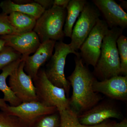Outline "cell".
Returning a JSON list of instances; mask_svg holds the SVG:
<instances>
[{
    "label": "cell",
    "mask_w": 127,
    "mask_h": 127,
    "mask_svg": "<svg viewBox=\"0 0 127 127\" xmlns=\"http://www.w3.org/2000/svg\"><path fill=\"white\" fill-rule=\"evenodd\" d=\"M123 118V115L119 110L112 104L107 103L97 104L77 116L80 124L87 126L100 124L110 118Z\"/></svg>",
    "instance_id": "12"
},
{
    "label": "cell",
    "mask_w": 127,
    "mask_h": 127,
    "mask_svg": "<svg viewBox=\"0 0 127 127\" xmlns=\"http://www.w3.org/2000/svg\"><path fill=\"white\" fill-rule=\"evenodd\" d=\"M121 1V4L120 5L121 7L123 8V7L124 8V9H127V1H125L122 0Z\"/></svg>",
    "instance_id": "30"
},
{
    "label": "cell",
    "mask_w": 127,
    "mask_h": 127,
    "mask_svg": "<svg viewBox=\"0 0 127 127\" xmlns=\"http://www.w3.org/2000/svg\"><path fill=\"white\" fill-rule=\"evenodd\" d=\"M8 19L12 27L22 33L33 31L36 22L32 17L16 12L8 15Z\"/></svg>",
    "instance_id": "18"
},
{
    "label": "cell",
    "mask_w": 127,
    "mask_h": 127,
    "mask_svg": "<svg viewBox=\"0 0 127 127\" xmlns=\"http://www.w3.org/2000/svg\"><path fill=\"white\" fill-rule=\"evenodd\" d=\"M34 1L40 5L45 10L50 9L53 6L54 0H34Z\"/></svg>",
    "instance_id": "26"
},
{
    "label": "cell",
    "mask_w": 127,
    "mask_h": 127,
    "mask_svg": "<svg viewBox=\"0 0 127 127\" xmlns=\"http://www.w3.org/2000/svg\"><path fill=\"white\" fill-rule=\"evenodd\" d=\"M22 59L12 63L2 69L0 74V90L4 94L3 99L9 103L12 106H17L22 103L20 100L12 92L6 83V79L11 73L20 64Z\"/></svg>",
    "instance_id": "16"
},
{
    "label": "cell",
    "mask_w": 127,
    "mask_h": 127,
    "mask_svg": "<svg viewBox=\"0 0 127 127\" xmlns=\"http://www.w3.org/2000/svg\"><path fill=\"white\" fill-rule=\"evenodd\" d=\"M108 27L119 28L124 30L127 27V14L120 5L114 0H93Z\"/></svg>",
    "instance_id": "11"
},
{
    "label": "cell",
    "mask_w": 127,
    "mask_h": 127,
    "mask_svg": "<svg viewBox=\"0 0 127 127\" xmlns=\"http://www.w3.org/2000/svg\"><path fill=\"white\" fill-rule=\"evenodd\" d=\"M70 0H55L53 6H58L66 9Z\"/></svg>",
    "instance_id": "27"
},
{
    "label": "cell",
    "mask_w": 127,
    "mask_h": 127,
    "mask_svg": "<svg viewBox=\"0 0 127 127\" xmlns=\"http://www.w3.org/2000/svg\"><path fill=\"white\" fill-rule=\"evenodd\" d=\"M104 20L99 19L80 47L79 57L87 65L95 67L101 54L103 39L109 31Z\"/></svg>",
    "instance_id": "7"
},
{
    "label": "cell",
    "mask_w": 127,
    "mask_h": 127,
    "mask_svg": "<svg viewBox=\"0 0 127 127\" xmlns=\"http://www.w3.org/2000/svg\"><path fill=\"white\" fill-rule=\"evenodd\" d=\"M22 33L12 27L8 19V15L2 13L0 14V35Z\"/></svg>",
    "instance_id": "24"
},
{
    "label": "cell",
    "mask_w": 127,
    "mask_h": 127,
    "mask_svg": "<svg viewBox=\"0 0 127 127\" xmlns=\"http://www.w3.org/2000/svg\"><path fill=\"white\" fill-rule=\"evenodd\" d=\"M61 117L60 127H73L72 111L68 108L59 112Z\"/></svg>",
    "instance_id": "25"
},
{
    "label": "cell",
    "mask_w": 127,
    "mask_h": 127,
    "mask_svg": "<svg viewBox=\"0 0 127 127\" xmlns=\"http://www.w3.org/2000/svg\"><path fill=\"white\" fill-rule=\"evenodd\" d=\"M101 15L95 5L87 2L72 30L69 44L76 56H79L78 51L100 19Z\"/></svg>",
    "instance_id": "6"
},
{
    "label": "cell",
    "mask_w": 127,
    "mask_h": 127,
    "mask_svg": "<svg viewBox=\"0 0 127 127\" xmlns=\"http://www.w3.org/2000/svg\"><path fill=\"white\" fill-rule=\"evenodd\" d=\"M93 88L95 93L102 94L112 99L127 101V76L118 75L100 81L95 79Z\"/></svg>",
    "instance_id": "13"
},
{
    "label": "cell",
    "mask_w": 127,
    "mask_h": 127,
    "mask_svg": "<svg viewBox=\"0 0 127 127\" xmlns=\"http://www.w3.org/2000/svg\"><path fill=\"white\" fill-rule=\"evenodd\" d=\"M87 2L86 0L70 1L66 8V16L63 30L65 36L71 38L73 26Z\"/></svg>",
    "instance_id": "17"
},
{
    "label": "cell",
    "mask_w": 127,
    "mask_h": 127,
    "mask_svg": "<svg viewBox=\"0 0 127 127\" xmlns=\"http://www.w3.org/2000/svg\"><path fill=\"white\" fill-rule=\"evenodd\" d=\"M33 82L39 102L47 106L55 107L58 112L70 108V99L66 97L65 90L49 81L44 69L40 68Z\"/></svg>",
    "instance_id": "4"
},
{
    "label": "cell",
    "mask_w": 127,
    "mask_h": 127,
    "mask_svg": "<svg viewBox=\"0 0 127 127\" xmlns=\"http://www.w3.org/2000/svg\"><path fill=\"white\" fill-rule=\"evenodd\" d=\"M6 47L5 41L0 39V53Z\"/></svg>",
    "instance_id": "29"
},
{
    "label": "cell",
    "mask_w": 127,
    "mask_h": 127,
    "mask_svg": "<svg viewBox=\"0 0 127 127\" xmlns=\"http://www.w3.org/2000/svg\"><path fill=\"white\" fill-rule=\"evenodd\" d=\"M8 105L3 98H0V108L1 111H2L5 109Z\"/></svg>",
    "instance_id": "28"
},
{
    "label": "cell",
    "mask_w": 127,
    "mask_h": 127,
    "mask_svg": "<svg viewBox=\"0 0 127 127\" xmlns=\"http://www.w3.org/2000/svg\"><path fill=\"white\" fill-rule=\"evenodd\" d=\"M123 31L119 28H112L103 39L100 57L94 71L101 81L121 74L117 40L122 35Z\"/></svg>",
    "instance_id": "2"
},
{
    "label": "cell",
    "mask_w": 127,
    "mask_h": 127,
    "mask_svg": "<svg viewBox=\"0 0 127 127\" xmlns=\"http://www.w3.org/2000/svg\"><path fill=\"white\" fill-rule=\"evenodd\" d=\"M0 39L5 41L6 46L11 48L21 55L22 58L34 53L41 43L38 36L33 31L25 33L1 35Z\"/></svg>",
    "instance_id": "10"
},
{
    "label": "cell",
    "mask_w": 127,
    "mask_h": 127,
    "mask_svg": "<svg viewBox=\"0 0 127 127\" xmlns=\"http://www.w3.org/2000/svg\"><path fill=\"white\" fill-rule=\"evenodd\" d=\"M25 65L22 59L9 76L8 86L22 102L38 101L32 79L24 71Z\"/></svg>",
    "instance_id": "8"
},
{
    "label": "cell",
    "mask_w": 127,
    "mask_h": 127,
    "mask_svg": "<svg viewBox=\"0 0 127 127\" xmlns=\"http://www.w3.org/2000/svg\"><path fill=\"white\" fill-rule=\"evenodd\" d=\"M56 41L48 40L41 43L34 55L22 58L25 62L24 70L32 81L35 79L38 71L52 56Z\"/></svg>",
    "instance_id": "14"
},
{
    "label": "cell",
    "mask_w": 127,
    "mask_h": 127,
    "mask_svg": "<svg viewBox=\"0 0 127 127\" xmlns=\"http://www.w3.org/2000/svg\"><path fill=\"white\" fill-rule=\"evenodd\" d=\"M61 117L58 111L54 113L40 117L28 127H60Z\"/></svg>",
    "instance_id": "19"
},
{
    "label": "cell",
    "mask_w": 127,
    "mask_h": 127,
    "mask_svg": "<svg viewBox=\"0 0 127 127\" xmlns=\"http://www.w3.org/2000/svg\"><path fill=\"white\" fill-rule=\"evenodd\" d=\"M28 125L18 118L4 112H0V127H28Z\"/></svg>",
    "instance_id": "22"
},
{
    "label": "cell",
    "mask_w": 127,
    "mask_h": 127,
    "mask_svg": "<svg viewBox=\"0 0 127 127\" xmlns=\"http://www.w3.org/2000/svg\"><path fill=\"white\" fill-rule=\"evenodd\" d=\"M58 111L55 107L46 106L39 101L22 103L17 106L8 105L2 112L18 118L28 125L41 116Z\"/></svg>",
    "instance_id": "9"
},
{
    "label": "cell",
    "mask_w": 127,
    "mask_h": 127,
    "mask_svg": "<svg viewBox=\"0 0 127 127\" xmlns=\"http://www.w3.org/2000/svg\"><path fill=\"white\" fill-rule=\"evenodd\" d=\"M2 13L8 15L16 12L32 17L37 20L45 11L40 5L34 1L25 4H16L11 0L3 1L0 3Z\"/></svg>",
    "instance_id": "15"
},
{
    "label": "cell",
    "mask_w": 127,
    "mask_h": 127,
    "mask_svg": "<svg viewBox=\"0 0 127 127\" xmlns=\"http://www.w3.org/2000/svg\"><path fill=\"white\" fill-rule=\"evenodd\" d=\"M120 58L121 74L127 76V37L121 35L117 40Z\"/></svg>",
    "instance_id": "20"
},
{
    "label": "cell",
    "mask_w": 127,
    "mask_h": 127,
    "mask_svg": "<svg viewBox=\"0 0 127 127\" xmlns=\"http://www.w3.org/2000/svg\"><path fill=\"white\" fill-rule=\"evenodd\" d=\"M75 61V69L67 79L72 88L70 108L78 116L97 104L101 97L94 91L93 85L95 78L81 58L76 56Z\"/></svg>",
    "instance_id": "1"
},
{
    "label": "cell",
    "mask_w": 127,
    "mask_h": 127,
    "mask_svg": "<svg viewBox=\"0 0 127 127\" xmlns=\"http://www.w3.org/2000/svg\"><path fill=\"white\" fill-rule=\"evenodd\" d=\"M66 14V9L53 6L37 20L33 31L41 43L48 40L62 41L65 36L63 27Z\"/></svg>",
    "instance_id": "3"
},
{
    "label": "cell",
    "mask_w": 127,
    "mask_h": 127,
    "mask_svg": "<svg viewBox=\"0 0 127 127\" xmlns=\"http://www.w3.org/2000/svg\"><path fill=\"white\" fill-rule=\"evenodd\" d=\"M55 53L46 65L45 73L48 79L56 86L63 89L66 94L70 91V84L66 78L64 73L66 59L68 54L75 53L71 49L69 44L62 41L55 43Z\"/></svg>",
    "instance_id": "5"
},
{
    "label": "cell",
    "mask_w": 127,
    "mask_h": 127,
    "mask_svg": "<svg viewBox=\"0 0 127 127\" xmlns=\"http://www.w3.org/2000/svg\"><path fill=\"white\" fill-rule=\"evenodd\" d=\"M72 119L73 127H127V119H124L120 123L106 121L97 125L87 126L80 124L78 120L77 116L73 112Z\"/></svg>",
    "instance_id": "23"
},
{
    "label": "cell",
    "mask_w": 127,
    "mask_h": 127,
    "mask_svg": "<svg viewBox=\"0 0 127 127\" xmlns=\"http://www.w3.org/2000/svg\"><path fill=\"white\" fill-rule=\"evenodd\" d=\"M22 56L11 48L6 46L0 53V70L12 63L22 59Z\"/></svg>",
    "instance_id": "21"
}]
</instances>
